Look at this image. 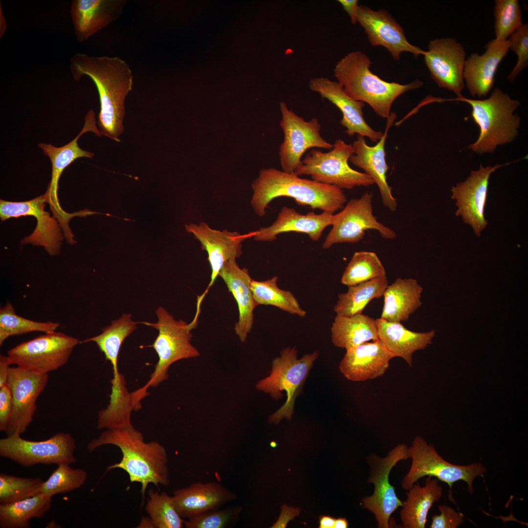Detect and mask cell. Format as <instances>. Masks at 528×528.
Returning a JSON list of instances; mask_svg holds the SVG:
<instances>
[{"mask_svg": "<svg viewBox=\"0 0 528 528\" xmlns=\"http://www.w3.org/2000/svg\"><path fill=\"white\" fill-rule=\"evenodd\" d=\"M74 79L89 77L99 94L100 110L98 125L103 135L119 142L124 131V102L132 90L133 76L129 66L118 57L93 56L77 53L70 61Z\"/></svg>", "mask_w": 528, "mask_h": 528, "instance_id": "6da1fadb", "label": "cell"}, {"mask_svg": "<svg viewBox=\"0 0 528 528\" xmlns=\"http://www.w3.org/2000/svg\"><path fill=\"white\" fill-rule=\"evenodd\" d=\"M111 444L121 450L122 458L119 462L108 466L107 471L120 468L127 473L131 483L141 484L144 496L150 484L167 485L169 484L168 456L165 447L156 441H144L142 434L132 425L107 429L87 446L91 452L102 445Z\"/></svg>", "mask_w": 528, "mask_h": 528, "instance_id": "7a4b0ae2", "label": "cell"}, {"mask_svg": "<svg viewBox=\"0 0 528 528\" xmlns=\"http://www.w3.org/2000/svg\"><path fill=\"white\" fill-rule=\"evenodd\" d=\"M250 201L255 213L264 216L268 204L280 197L292 198L301 206L332 214L343 209L347 197L342 190L331 185L302 178L275 168L261 170L252 182Z\"/></svg>", "mask_w": 528, "mask_h": 528, "instance_id": "3957f363", "label": "cell"}, {"mask_svg": "<svg viewBox=\"0 0 528 528\" xmlns=\"http://www.w3.org/2000/svg\"><path fill=\"white\" fill-rule=\"evenodd\" d=\"M371 64L364 53L351 52L337 63L334 75L349 96L367 103L378 116L387 118L395 100L406 91L421 87L423 83L418 79L405 85L386 82L370 70Z\"/></svg>", "mask_w": 528, "mask_h": 528, "instance_id": "277c9868", "label": "cell"}, {"mask_svg": "<svg viewBox=\"0 0 528 528\" xmlns=\"http://www.w3.org/2000/svg\"><path fill=\"white\" fill-rule=\"evenodd\" d=\"M455 100L468 103L471 117L480 130L477 141L468 148L479 154L492 153L498 145L513 141L518 135L520 119L513 112L520 105L499 88L484 100H473L462 96Z\"/></svg>", "mask_w": 528, "mask_h": 528, "instance_id": "5b68a950", "label": "cell"}, {"mask_svg": "<svg viewBox=\"0 0 528 528\" xmlns=\"http://www.w3.org/2000/svg\"><path fill=\"white\" fill-rule=\"evenodd\" d=\"M297 353L295 347L283 349L280 356L273 359L269 375L259 380L256 385L258 390L269 394L275 400L283 397V392L286 393V402L269 416V423L278 424L284 418L291 419L295 399L319 355L318 352L315 351L298 358Z\"/></svg>", "mask_w": 528, "mask_h": 528, "instance_id": "8992f818", "label": "cell"}, {"mask_svg": "<svg viewBox=\"0 0 528 528\" xmlns=\"http://www.w3.org/2000/svg\"><path fill=\"white\" fill-rule=\"evenodd\" d=\"M155 312L158 319L157 323L141 322L158 330L155 340L150 346L155 351L158 360L150 379L143 387L145 390L149 386L156 387L167 379L169 368L174 362L199 355L198 350L191 343V330L197 326L198 317L195 316L187 324L182 320H175L162 307L158 308Z\"/></svg>", "mask_w": 528, "mask_h": 528, "instance_id": "52a82bcc", "label": "cell"}, {"mask_svg": "<svg viewBox=\"0 0 528 528\" xmlns=\"http://www.w3.org/2000/svg\"><path fill=\"white\" fill-rule=\"evenodd\" d=\"M353 154L352 145L346 144L342 139H336L329 152L312 150L301 160L294 174L299 176H310L313 180L341 190L374 184V180L369 176L349 166L348 160Z\"/></svg>", "mask_w": 528, "mask_h": 528, "instance_id": "ba28073f", "label": "cell"}, {"mask_svg": "<svg viewBox=\"0 0 528 528\" xmlns=\"http://www.w3.org/2000/svg\"><path fill=\"white\" fill-rule=\"evenodd\" d=\"M409 458L412 460L411 466L403 479L402 485L409 489L421 478L427 476L435 477L446 483L450 489L456 482L462 480L467 484L470 494L473 492L474 479L486 472L481 463L467 465H457L446 462L437 453L434 446L428 444L420 436H417L408 448Z\"/></svg>", "mask_w": 528, "mask_h": 528, "instance_id": "9c48e42d", "label": "cell"}, {"mask_svg": "<svg viewBox=\"0 0 528 528\" xmlns=\"http://www.w3.org/2000/svg\"><path fill=\"white\" fill-rule=\"evenodd\" d=\"M79 343L77 338L54 331L17 345L7 356L10 365L45 374L65 365Z\"/></svg>", "mask_w": 528, "mask_h": 528, "instance_id": "30bf717a", "label": "cell"}, {"mask_svg": "<svg viewBox=\"0 0 528 528\" xmlns=\"http://www.w3.org/2000/svg\"><path fill=\"white\" fill-rule=\"evenodd\" d=\"M76 445L68 433L59 432L44 440L32 441L14 434L0 440V456L24 467L37 464H71L76 462Z\"/></svg>", "mask_w": 528, "mask_h": 528, "instance_id": "8fae6325", "label": "cell"}, {"mask_svg": "<svg viewBox=\"0 0 528 528\" xmlns=\"http://www.w3.org/2000/svg\"><path fill=\"white\" fill-rule=\"evenodd\" d=\"M373 194L367 192L358 198L351 199L338 213L333 215L332 228L322 247L327 249L338 243H356L362 240L366 231H377L384 239L396 237L395 232L377 220L374 215Z\"/></svg>", "mask_w": 528, "mask_h": 528, "instance_id": "7c38bea8", "label": "cell"}, {"mask_svg": "<svg viewBox=\"0 0 528 528\" xmlns=\"http://www.w3.org/2000/svg\"><path fill=\"white\" fill-rule=\"evenodd\" d=\"M408 448L405 444H398L384 458L376 455L369 457L370 470L368 483L374 484L372 495L364 498L362 501L364 508L374 515L378 528L390 527V516L403 502L395 492V488L389 483V474L392 468L401 460L409 459Z\"/></svg>", "mask_w": 528, "mask_h": 528, "instance_id": "4fadbf2b", "label": "cell"}, {"mask_svg": "<svg viewBox=\"0 0 528 528\" xmlns=\"http://www.w3.org/2000/svg\"><path fill=\"white\" fill-rule=\"evenodd\" d=\"M85 124L80 133L70 142L60 147L51 144L39 143V147L44 154L48 156L52 164L51 180L44 195L46 203H49L54 217L57 219L65 234L71 232L69 222L75 216H79L78 212L68 213L61 207L58 198V182L64 170L75 160L80 157L92 158L93 153L83 150L78 144L79 138L85 133L92 132L98 136L103 134L96 126L95 114L90 110L85 117Z\"/></svg>", "mask_w": 528, "mask_h": 528, "instance_id": "5bb4252c", "label": "cell"}, {"mask_svg": "<svg viewBox=\"0 0 528 528\" xmlns=\"http://www.w3.org/2000/svg\"><path fill=\"white\" fill-rule=\"evenodd\" d=\"M280 109L282 114L280 126L284 134L279 148L280 164L283 171L294 174L308 149L316 147L331 150L333 145L321 136V126L317 119L305 121L289 110L284 102L280 103Z\"/></svg>", "mask_w": 528, "mask_h": 528, "instance_id": "9a60e30c", "label": "cell"}, {"mask_svg": "<svg viewBox=\"0 0 528 528\" xmlns=\"http://www.w3.org/2000/svg\"><path fill=\"white\" fill-rule=\"evenodd\" d=\"M48 381V374H39L18 366L10 368L8 384L13 399V410L7 436L24 433L33 420L36 401Z\"/></svg>", "mask_w": 528, "mask_h": 528, "instance_id": "2e32d148", "label": "cell"}, {"mask_svg": "<svg viewBox=\"0 0 528 528\" xmlns=\"http://www.w3.org/2000/svg\"><path fill=\"white\" fill-rule=\"evenodd\" d=\"M45 203L44 195L22 202L0 199V217L2 221L21 216L35 217L37 223L34 231L24 238L22 243L42 246L49 255H57L60 252L63 235L59 223L44 210Z\"/></svg>", "mask_w": 528, "mask_h": 528, "instance_id": "e0dca14e", "label": "cell"}, {"mask_svg": "<svg viewBox=\"0 0 528 528\" xmlns=\"http://www.w3.org/2000/svg\"><path fill=\"white\" fill-rule=\"evenodd\" d=\"M428 48L423 55L432 79L440 88L462 96L465 62L463 46L454 38H446L430 41Z\"/></svg>", "mask_w": 528, "mask_h": 528, "instance_id": "ac0fdd59", "label": "cell"}, {"mask_svg": "<svg viewBox=\"0 0 528 528\" xmlns=\"http://www.w3.org/2000/svg\"><path fill=\"white\" fill-rule=\"evenodd\" d=\"M509 163L484 167L471 171L468 178L451 189V198L456 200L458 207L455 214L461 216L463 221L470 225L476 236H480L487 222L484 218L489 179L498 168Z\"/></svg>", "mask_w": 528, "mask_h": 528, "instance_id": "d6986e66", "label": "cell"}, {"mask_svg": "<svg viewBox=\"0 0 528 528\" xmlns=\"http://www.w3.org/2000/svg\"><path fill=\"white\" fill-rule=\"evenodd\" d=\"M185 227L187 232L193 233L200 242L201 249L207 252L211 268L210 283L204 293L198 297L197 304L200 305L204 296L219 276L224 263L231 259H236L242 255V242L248 238L253 237L254 231L245 234L227 230L221 231L212 229L204 222H201L199 224H186Z\"/></svg>", "mask_w": 528, "mask_h": 528, "instance_id": "ffe728a7", "label": "cell"}, {"mask_svg": "<svg viewBox=\"0 0 528 528\" xmlns=\"http://www.w3.org/2000/svg\"><path fill=\"white\" fill-rule=\"evenodd\" d=\"M357 22L364 29L371 44L385 47L395 60H399L402 52H409L416 58L425 53V51L408 42L403 29L385 10L374 11L359 5Z\"/></svg>", "mask_w": 528, "mask_h": 528, "instance_id": "44dd1931", "label": "cell"}, {"mask_svg": "<svg viewBox=\"0 0 528 528\" xmlns=\"http://www.w3.org/2000/svg\"><path fill=\"white\" fill-rule=\"evenodd\" d=\"M396 117L395 112H391L387 118L383 136L374 146L368 145L364 137L357 134V140L352 145L354 154L349 159L352 164L363 169L365 173L374 180L378 187L383 204L392 212L396 210L397 202L386 179L388 166L385 158V145L389 130Z\"/></svg>", "mask_w": 528, "mask_h": 528, "instance_id": "7402d4cb", "label": "cell"}, {"mask_svg": "<svg viewBox=\"0 0 528 528\" xmlns=\"http://www.w3.org/2000/svg\"><path fill=\"white\" fill-rule=\"evenodd\" d=\"M308 86L311 90L318 93L322 98L328 99L340 110L343 114L340 124L346 128L345 132L348 135L356 133L376 143L383 136V133L374 130L365 121L362 111L364 103L349 96L338 82L324 77H315L310 79Z\"/></svg>", "mask_w": 528, "mask_h": 528, "instance_id": "603a6c76", "label": "cell"}, {"mask_svg": "<svg viewBox=\"0 0 528 528\" xmlns=\"http://www.w3.org/2000/svg\"><path fill=\"white\" fill-rule=\"evenodd\" d=\"M394 357L379 340L366 342L347 351L339 368L348 380L364 381L383 375Z\"/></svg>", "mask_w": 528, "mask_h": 528, "instance_id": "cb8c5ba5", "label": "cell"}, {"mask_svg": "<svg viewBox=\"0 0 528 528\" xmlns=\"http://www.w3.org/2000/svg\"><path fill=\"white\" fill-rule=\"evenodd\" d=\"M485 48L482 55L477 53L470 55L465 61L463 73L470 94L480 98L485 97L494 86L498 66L509 49L508 39H492Z\"/></svg>", "mask_w": 528, "mask_h": 528, "instance_id": "d4e9b609", "label": "cell"}, {"mask_svg": "<svg viewBox=\"0 0 528 528\" xmlns=\"http://www.w3.org/2000/svg\"><path fill=\"white\" fill-rule=\"evenodd\" d=\"M126 0H73L70 15L77 41L82 43L116 21Z\"/></svg>", "mask_w": 528, "mask_h": 528, "instance_id": "484cf974", "label": "cell"}, {"mask_svg": "<svg viewBox=\"0 0 528 528\" xmlns=\"http://www.w3.org/2000/svg\"><path fill=\"white\" fill-rule=\"evenodd\" d=\"M333 215L325 212L320 214L313 212L301 214L293 208L283 206L274 222L254 231L253 238L256 241L272 242L281 233L295 232L305 233L311 240L317 242L324 230L332 225Z\"/></svg>", "mask_w": 528, "mask_h": 528, "instance_id": "4316f807", "label": "cell"}, {"mask_svg": "<svg viewBox=\"0 0 528 528\" xmlns=\"http://www.w3.org/2000/svg\"><path fill=\"white\" fill-rule=\"evenodd\" d=\"M173 499L182 518L220 508L236 498V495L218 482L195 483L175 490Z\"/></svg>", "mask_w": 528, "mask_h": 528, "instance_id": "83f0119b", "label": "cell"}, {"mask_svg": "<svg viewBox=\"0 0 528 528\" xmlns=\"http://www.w3.org/2000/svg\"><path fill=\"white\" fill-rule=\"evenodd\" d=\"M219 276L224 281L237 303L239 318L234 330L241 341L244 342L252 328L253 311L257 306L250 286L252 279L247 269L240 268L236 259L225 262Z\"/></svg>", "mask_w": 528, "mask_h": 528, "instance_id": "f1b7e54d", "label": "cell"}, {"mask_svg": "<svg viewBox=\"0 0 528 528\" xmlns=\"http://www.w3.org/2000/svg\"><path fill=\"white\" fill-rule=\"evenodd\" d=\"M379 340L395 357L403 359L412 366L413 355L432 343L435 335L433 330L428 332L411 331L399 322H391L381 318L376 319Z\"/></svg>", "mask_w": 528, "mask_h": 528, "instance_id": "f546056e", "label": "cell"}, {"mask_svg": "<svg viewBox=\"0 0 528 528\" xmlns=\"http://www.w3.org/2000/svg\"><path fill=\"white\" fill-rule=\"evenodd\" d=\"M422 291V287L416 280L397 278L384 292V305L380 318L391 322L407 321L410 315L421 306Z\"/></svg>", "mask_w": 528, "mask_h": 528, "instance_id": "4dcf8cb0", "label": "cell"}, {"mask_svg": "<svg viewBox=\"0 0 528 528\" xmlns=\"http://www.w3.org/2000/svg\"><path fill=\"white\" fill-rule=\"evenodd\" d=\"M439 480L428 476L425 485L420 486L414 484L407 493V498L403 502L400 512L402 527L404 528H424L430 508L441 498L443 489L438 484Z\"/></svg>", "mask_w": 528, "mask_h": 528, "instance_id": "1f68e13d", "label": "cell"}, {"mask_svg": "<svg viewBox=\"0 0 528 528\" xmlns=\"http://www.w3.org/2000/svg\"><path fill=\"white\" fill-rule=\"evenodd\" d=\"M330 330L334 345L346 351L364 342L379 340L376 320L362 313L336 315Z\"/></svg>", "mask_w": 528, "mask_h": 528, "instance_id": "d6a6232c", "label": "cell"}, {"mask_svg": "<svg viewBox=\"0 0 528 528\" xmlns=\"http://www.w3.org/2000/svg\"><path fill=\"white\" fill-rule=\"evenodd\" d=\"M136 324L132 321L131 314L124 313L118 319L112 321L110 325L103 328L100 334L79 342H94L104 353L106 360L110 361L112 367L113 378L111 383L118 384L124 379L118 370V355L123 342L136 329Z\"/></svg>", "mask_w": 528, "mask_h": 528, "instance_id": "836d02e7", "label": "cell"}, {"mask_svg": "<svg viewBox=\"0 0 528 528\" xmlns=\"http://www.w3.org/2000/svg\"><path fill=\"white\" fill-rule=\"evenodd\" d=\"M52 498L41 492L12 503L0 504V527L29 528L33 518L42 517L51 506Z\"/></svg>", "mask_w": 528, "mask_h": 528, "instance_id": "e575fe53", "label": "cell"}, {"mask_svg": "<svg viewBox=\"0 0 528 528\" xmlns=\"http://www.w3.org/2000/svg\"><path fill=\"white\" fill-rule=\"evenodd\" d=\"M388 286L386 276L348 286L346 293H340L333 308L336 315L351 316L362 313L373 299L383 296Z\"/></svg>", "mask_w": 528, "mask_h": 528, "instance_id": "d590c367", "label": "cell"}, {"mask_svg": "<svg viewBox=\"0 0 528 528\" xmlns=\"http://www.w3.org/2000/svg\"><path fill=\"white\" fill-rule=\"evenodd\" d=\"M278 279L275 276L265 281L252 279L250 286L257 306H273L289 313L305 317L306 311L300 307L292 293L279 287Z\"/></svg>", "mask_w": 528, "mask_h": 528, "instance_id": "8d00e7d4", "label": "cell"}, {"mask_svg": "<svg viewBox=\"0 0 528 528\" xmlns=\"http://www.w3.org/2000/svg\"><path fill=\"white\" fill-rule=\"evenodd\" d=\"M386 270L374 252L361 251L353 255L341 277V282L348 286H354L386 276Z\"/></svg>", "mask_w": 528, "mask_h": 528, "instance_id": "74e56055", "label": "cell"}, {"mask_svg": "<svg viewBox=\"0 0 528 528\" xmlns=\"http://www.w3.org/2000/svg\"><path fill=\"white\" fill-rule=\"evenodd\" d=\"M60 324L52 321L37 322L17 315L10 302L0 309V345L9 337L32 331L48 333L55 331Z\"/></svg>", "mask_w": 528, "mask_h": 528, "instance_id": "f35d334b", "label": "cell"}, {"mask_svg": "<svg viewBox=\"0 0 528 528\" xmlns=\"http://www.w3.org/2000/svg\"><path fill=\"white\" fill-rule=\"evenodd\" d=\"M145 509L156 528H182L184 521L176 507L173 497L153 489L148 492Z\"/></svg>", "mask_w": 528, "mask_h": 528, "instance_id": "ab89813d", "label": "cell"}, {"mask_svg": "<svg viewBox=\"0 0 528 528\" xmlns=\"http://www.w3.org/2000/svg\"><path fill=\"white\" fill-rule=\"evenodd\" d=\"M69 464H58V467L43 482L41 492L52 498L56 494L69 492L84 485L87 478V472L82 469L72 468Z\"/></svg>", "mask_w": 528, "mask_h": 528, "instance_id": "60d3db41", "label": "cell"}, {"mask_svg": "<svg viewBox=\"0 0 528 528\" xmlns=\"http://www.w3.org/2000/svg\"><path fill=\"white\" fill-rule=\"evenodd\" d=\"M44 481L39 478H21L0 474V504L14 502L41 493Z\"/></svg>", "mask_w": 528, "mask_h": 528, "instance_id": "b9f144b4", "label": "cell"}, {"mask_svg": "<svg viewBox=\"0 0 528 528\" xmlns=\"http://www.w3.org/2000/svg\"><path fill=\"white\" fill-rule=\"evenodd\" d=\"M496 39L505 41L522 24L518 0H496L494 10Z\"/></svg>", "mask_w": 528, "mask_h": 528, "instance_id": "7bdbcfd3", "label": "cell"}, {"mask_svg": "<svg viewBox=\"0 0 528 528\" xmlns=\"http://www.w3.org/2000/svg\"><path fill=\"white\" fill-rule=\"evenodd\" d=\"M242 507L228 506L207 511L184 521L187 528H224L229 527L238 521Z\"/></svg>", "mask_w": 528, "mask_h": 528, "instance_id": "ee69618b", "label": "cell"}, {"mask_svg": "<svg viewBox=\"0 0 528 528\" xmlns=\"http://www.w3.org/2000/svg\"><path fill=\"white\" fill-rule=\"evenodd\" d=\"M509 49L517 55V63L509 74L507 79L513 81L528 64V25L523 24L508 39Z\"/></svg>", "mask_w": 528, "mask_h": 528, "instance_id": "f6af8a7d", "label": "cell"}, {"mask_svg": "<svg viewBox=\"0 0 528 528\" xmlns=\"http://www.w3.org/2000/svg\"><path fill=\"white\" fill-rule=\"evenodd\" d=\"M440 514L432 517L431 528H456L464 521L463 514L448 506H438Z\"/></svg>", "mask_w": 528, "mask_h": 528, "instance_id": "bcb514c9", "label": "cell"}, {"mask_svg": "<svg viewBox=\"0 0 528 528\" xmlns=\"http://www.w3.org/2000/svg\"><path fill=\"white\" fill-rule=\"evenodd\" d=\"M13 410L11 391L7 383L0 387V430L5 432Z\"/></svg>", "mask_w": 528, "mask_h": 528, "instance_id": "7dc6e473", "label": "cell"}, {"mask_svg": "<svg viewBox=\"0 0 528 528\" xmlns=\"http://www.w3.org/2000/svg\"><path fill=\"white\" fill-rule=\"evenodd\" d=\"M300 512L299 508L288 506L284 505L282 506L280 515L277 521L271 527V528H285L287 523Z\"/></svg>", "mask_w": 528, "mask_h": 528, "instance_id": "c3c4849f", "label": "cell"}, {"mask_svg": "<svg viewBox=\"0 0 528 528\" xmlns=\"http://www.w3.org/2000/svg\"><path fill=\"white\" fill-rule=\"evenodd\" d=\"M344 10L350 17L351 22L354 24L357 22L359 5L357 0H338Z\"/></svg>", "mask_w": 528, "mask_h": 528, "instance_id": "681fc988", "label": "cell"}, {"mask_svg": "<svg viewBox=\"0 0 528 528\" xmlns=\"http://www.w3.org/2000/svg\"><path fill=\"white\" fill-rule=\"evenodd\" d=\"M11 365L7 356L0 355V387L8 383Z\"/></svg>", "mask_w": 528, "mask_h": 528, "instance_id": "f907efd6", "label": "cell"}, {"mask_svg": "<svg viewBox=\"0 0 528 528\" xmlns=\"http://www.w3.org/2000/svg\"><path fill=\"white\" fill-rule=\"evenodd\" d=\"M319 528H333L335 518L329 515L319 516Z\"/></svg>", "mask_w": 528, "mask_h": 528, "instance_id": "816d5d0a", "label": "cell"}, {"mask_svg": "<svg viewBox=\"0 0 528 528\" xmlns=\"http://www.w3.org/2000/svg\"><path fill=\"white\" fill-rule=\"evenodd\" d=\"M6 22L3 15L1 4H0V39L4 34L6 29Z\"/></svg>", "mask_w": 528, "mask_h": 528, "instance_id": "f5cc1de1", "label": "cell"}, {"mask_svg": "<svg viewBox=\"0 0 528 528\" xmlns=\"http://www.w3.org/2000/svg\"><path fill=\"white\" fill-rule=\"evenodd\" d=\"M349 523L347 520L345 518H338L335 519L333 528H347Z\"/></svg>", "mask_w": 528, "mask_h": 528, "instance_id": "db71d44e", "label": "cell"}, {"mask_svg": "<svg viewBox=\"0 0 528 528\" xmlns=\"http://www.w3.org/2000/svg\"><path fill=\"white\" fill-rule=\"evenodd\" d=\"M58 525L54 520L49 522L47 525V528H58Z\"/></svg>", "mask_w": 528, "mask_h": 528, "instance_id": "11a10c76", "label": "cell"}, {"mask_svg": "<svg viewBox=\"0 0 528 528\" xmlns=\"http://www.w3.org/2000/svg\"><path fill=\"white\" fill-rule=\"evenodd\" d=\"M276 445H277V444H276V442H274V441H273V442H272L271 443V446H272V447H275L276 446Z\"/></svg>", "mask_w": 528, "mask_h": 528, "instance_id": "9f6ffc18", "label": "cell"}]
</instances>
